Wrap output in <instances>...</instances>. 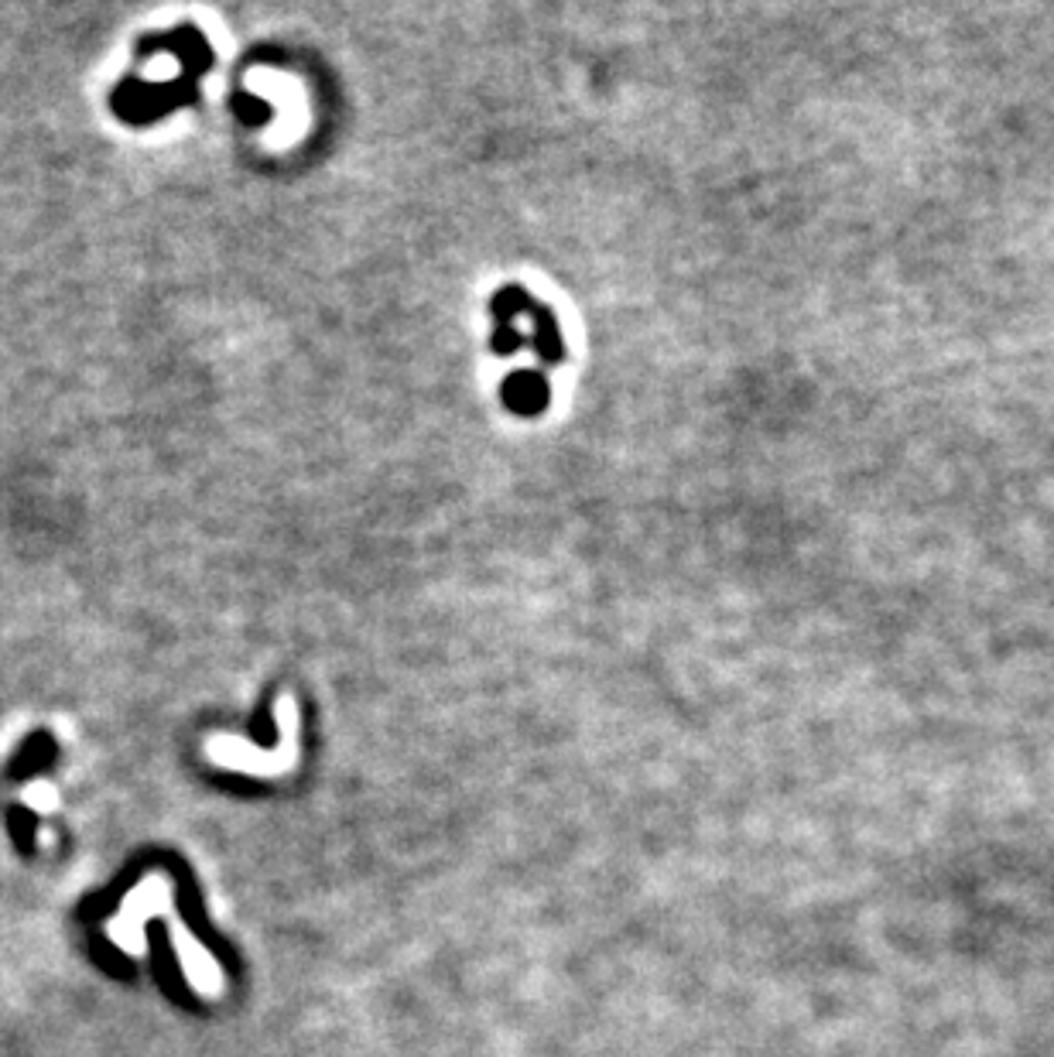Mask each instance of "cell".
<instances>
[{"label": "cell", "instance_id": "obj_1", "mask_svg": "<svg viewBox=\"0 0 1054 1057\" xmlns=\"http://www.w3.org/2000/svg\"><path fill=\"white\" fill-rule=\"evenodd\" d=\"M161 914L169 924H172V945H175V955L189 975V983L195 993L202 996H223V972L220 965L213 962V955L202 948V942H195L192 934L185 931V924L175 917V907H172V880L165 876H148L141 886L131 890V897L124 901V911H120L116 921L107 924V934L110 942H116L124 952H138L144 948V924L148 917Z\"/></svg>", "mask_w": 1054, "mask_h": 1057}]
</instances>
